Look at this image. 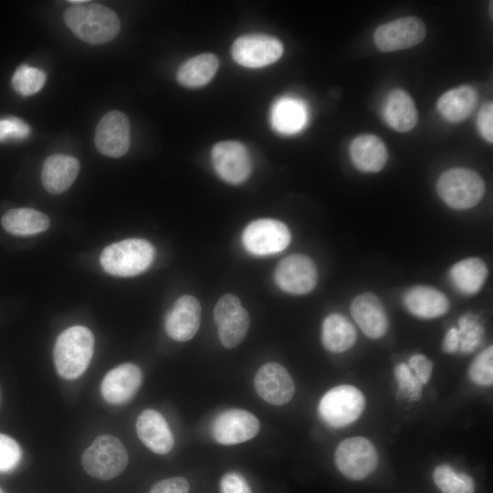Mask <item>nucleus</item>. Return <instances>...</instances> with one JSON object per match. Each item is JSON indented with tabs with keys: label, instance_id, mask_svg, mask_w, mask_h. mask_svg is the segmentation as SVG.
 <instances>
[{
	"label": "nucleus",
	"instance_id": "1",
	"mask_svg": "<svg viewBox=\"0 0 493 493\" xmlns=\"http://www.w3.org/2000/svg\"><path fill=\"white\" fill-rule=\"evenodd\" d=\"M63 19L75 36L90 45L113 40L121 28L117 14L97 3L73 5L66 9Z\"/></svg>",
	"mask_w": 493,
	"mask_h": 493
},
{
	"label": "nucleus",
	"instance_id": "2",
	"mask_svg": "<svg viewBox=\"0 0 493 493\" xmlns=\"http://www.w3.org/2000/svg\"><path fill=\"white\" fill-rule=\"evenodd\" d=\"M94 336L84 326H72L63 330L54 345L53 359L58 373L74 380L88 368L92 358Z\"/></svg>",
	"mask_w": 493,
	"mask_h": 493
},
{
	"label": "nucleus",
	"instance_id": "3",
	"mask_svg": "<svg viewBox=\"0 0 493 493\" xmlns=\"http://www.w3.org/2000/svg\"><path fill=\"white\" fill-rule=\"evenodd\" d=\"M154 247L147 240L129 238L106 246L100 257L105 272L114 277L129 278L137 276L152 265Z\"/></svg>",
	"mask_w": 493,
	"mask_h": 493
},
{
	"label": "nucleus",
	"instance_id": "4",
	"mask_svg": "<svg viewBox=\"0 0 493 493\" xmlns=\"http://www.w3.org/2000/svg\"><path fill=\"white\" fill-rule=\"evenodd\" d=\"M436 190L450 207L464 210L479 203L485 193L480 175L468 168L456 167L445 171L438 178Z\"/></svg>",
	"mask_w": 493,
	"mask_h": 493
},
{
	"label": "nucleus",
	"instance_id": "5",
	"mask_svg": "<svg viewBox=\"0 0 493 493\" xmlns=\"http://www.w3.org/2000/svg\"><path fill=\"white\" fill-rule=\"evenodd\" d=\"M128 461L125 446L117 437L110 435L98 436L81 456L84 470L101 480L119 476L127 467Z\"/></svg>",
	"mask_w": 493,
	"mask_h": 493
},
{
	"label": "nucleus",
	"instance_id": "6",
	"mask_svg": "<svg viewBox=\"0 0 493 493\" xmlns=\"http://www.w3.org/2000/svg\"><path fill=\"white\" fill-rule=\"evenodd\" d=\"M365 406L362 393L352 385H338L329 390L319 403V414L328 425L335 428L355 422Z\"/></svg>",
	"mask_w": 493,
	"mask_h": 493
},
{
	"label": "nucleus",
	"instance_id": "7",
	"mask_svg": "<svg viewBox=\"0 0 493 493\" xmlns=\"http://www.w3.org/2000/svg\"><path fill=\"white\" fill-rule=\"evenodd\" d=\"M378 454L373 444L365 437L353 436L341 441L335 451V464L346 477L361 480L373 472Z\"/></svg>",
	"mask_w": 493,
	"mask_h": 493
},
{
	"label": "nucleus",
	"instance_id": "8",
	"mask_svg": "<svg viewBox=\"0 0 493 493\" xmlns=\"http://www.w3.org/2000/svg\"><path fill=\"white\" fill-rule=\"evenodd\" d=\"M288 226L276 219L263 218L251 222L242 234V243L249 253L267 256L283 251L290 243Z\"/></svg>",
	"mask_w": 493,
	"mask_h": 493
},
{
	"label": "nucleus",
	"instance_id": "9",
	"mask_svg": "<svg viewBox=\"0 0 493 493\" xmlns=\"http://www.w3.org/2000/svg\"><path fill=\"white\" fill-rule=\"evenodd\" d=\"M214 319L219 340L226 348H235L245 339L250 319L236 295L226 294L218 299L214 309Z\"/></svg>",
	"mask_w": 493,
	"mask_h": 493
},
{
	"label": "nucleus",
	"instance_id": "10",
	"mask_svg": "<svg viewBox=\"0 0 493 493\" xmlns=\"http://www.w3.org/2000/svg\"><path fill=\"white\" fill-rule=\"evenodd\" d=\"M283 53V45L276 37L253 34L238 37L232 46V56L241 66L258 68L276 62Z\"/></svg>",
	"mask_w": 493,
	"mask_h": 493
},
{
	"label": "nucleus",
	"instance_id": "11",
	"mask_svg": "<svg viewBox=\"0 0 493 493\" xmlns=\"http://www.w3.org/2000/svg\"><path fill=\"white\" fill-rule=\"evenodd\" d=\"M211 160L218 176L231 184L244 183L251 173L250 155L245 145L238 142L216 143L212 149Z\"/></svg>",
	"mask_w": 493,
	"mask_h": 493
},
{
	"label": "nucleus",
	"instance_id": "12",
	"mask_svg": "<svg viewBox=\"0 0 493 493\" xmlns=\"http://www.w3.org/2000/svg\"><path fill=\"white\" fill-rule=\"evenodd\" d=\"M275 281L283 291L302 295L316 286L318 273L313 261L307 256L295 254L283 258L275 269Z\"/></svg>",
	"mask_w": 493,
	"mask_h": 493
},
{
	"label": "nucleus",
	"instance_id": "13",
	"mask_svg": "<svg viewBox=\"0 0 493 493\" xmlns=\"http://www.w3.org/2000/svg\"><path fill=\"white\" fill-rule=\"evenodd\" d=\"M424 22L414 16L400 17L378 26L374 32L376 47L384 52L412 47L425 37Z\"/></svg>",
	"mask_w": 493,
	"mask_h": 493
},
{
	"label": "nucleus",
	"instance_id": "14",
	"mask_svg": "<svg viewBox=\"0 0 493 493\" xmlns=\"http://www.w3.org/2000/svg\"><path fill=\"white\" fill-rule=\"evenodd\" d=\"M260 429L258 419L243 409H228L213 421L211 433L222 445H236L255 437Z\"/></svg>",
	"mask_w": 493,
	"mask_h": 493
},
{
	"label": "nucleus",
	"instance_id": "15",
	"mask_svg": "<svg viewBox=\"0 0 493 493\" xmlns=\"http://www.w3.org/2000/svg\"><path fill=\"white\" fill-rule=\"evenodd\" d=\"M130 121L124 113L118 110L106 113L96 128L97 150L108 157H121L130 147Z\"/></svg>",
	"mask_w": 493,
	"mask_h": 493
},
{
	"label": "nucleus",
	"instance_id": "16",
	"mask_svg": "<svg viewBox=\"0 0 493 493\" xmlns=\"http://www.w3.org/2000/svg\"><path fill=\"white\" fill-rule=\"evenodd\" d=\"M254 385L257 394L273 405L288 403L295 392L294 382L285 367L278 362H267L257 372Z\"/></svg>",
	"mask_w": 493,
	"mask_h": 493
},
{
	"label": "nucleus",
	"instance_id": "17",
	"mask_svg": "<svg viewBox=\"0 0 493 493\" xmlns=\"http://www.w3.org/2000/svg\"><path fill=\"white\" fill-rule=\"evenodd\" d=\"M201 322V306L191 295L177 299L164 318L167 335L177 341L191 340L198 331Z\"/></svg>",
	"mask_w": 493,
	"mask_h": 493
},
{
	"label": "nucleus",
	"instance_id": "18",
	"mask_svg": "<svg viewBox=\"0 0 493 493\" xmlns=\"http://www.w3.org/2000/svg\"><path fill=\"white\" fill-rule=\"evenodd\" d=\"M142 378V371L136 364L118 365L104 376L100 384L101 395L111 404L127 403L139 390Z\"/></svg>",
	"mask_w": 493,
	"mask_h": 493
},
{
	"label": "nucleus",
	"instance_id": "19",
	"mask_svg": "<svg viewBox=\"0 0 493 493\" xmlns=\"http://www.w3.org/2000/svg\"><path fill=\"white\" fill-rule=\"evenodd\" d=\"M351 313L362 332L371 339L383 336L388 329V319L380 299L372 293L357 296L351 302Z\"/></svg>",
	"mask_w": 493,
	"mask_h": 493
},
{
	"label": "nucleus",
	"instance_id": "20",
	"mask_svg": "<svg viewBox=\"0 0 493 493\" xmlns=\"http://www.w3.org/2000/svg\"><path fill=\"white\" fill-rule=\"evenodd\" d=\"M136 432L145 446L156 454H167L173 447V435L164 417L155 410L146 409L139 414Z\"/></svg>",
	"mask_w": 493,
	"mask_h": 493
},
{
	"label": "nucleus",
	"instance_id": "21",
	"mask_svg": "<svg viewBox=\"0 0 493 493\" xmlns=\"http://www.w3.org/2000/svg\"><path fill=\"white\" fill-rule=\"evenodd\" d=\"M79 162L67 154L48 156L42 167L41 182L44 188L52 194L66 192L76 180L79 172Z\"/></svg>",
	"mask_w": 493,
	"mask_h": 493
},
{
	"label": "nucleus",
	"instance_id": "22",
	"mask_svg": "<svg viewBox=\"0 0 493 493\" xmlns=\"http://www.w3.org/2000/svg\"><path fill=\"white\" fill-rule=\"evenodd\" d=\"M404 304L413 315L422 319H435L449 309L447 297L440 290L425 285L409 288L404 295Z\"/></svg>",
	"mask_w": 493,
	"mask_h": 493
},
{
	"label": "nucleus",
	"instance_id": "23",
	"mask_svg": "<svg viewBox=\"0 0 493 493\" xmlns=\"http://www.w3.org/2000/svg\"><path fill=\"white\" fill-rule=\"evenodd\" d=\"M307 121V106L297 98L282 97L276 100L271 108V126L280 134L298 133L306 126Z\"/></svg>",
	"mask_w": 493,
	"mask_h": 493
},
{
	"label": "nucleus",
	"instance_id": "24",
	"mask_svg": "<svg viewBox=\"0 0 493 493\" xmlns=\"http://www.w3.org/2000/svg\"><path fill=\"white\" fill-rule=\"evenodd\" d=\"M350 157L354 166L364 173L381 171L388 159L387 149L377 136L362 134L351 142Z\"/></svg>",
	"mask_w": 493,
	"mask_h": 493
},
{
	"label": "nucleus",
	"instance_id": "25",
	"mask_svg": "<svg viewBox=\"0 0 493 493\" xmlns=\"http://www.w3.org/2000/svg\"><path fill=\"white\" fill-rule=\"evenodd\" d=\"M383 117L393 130L405 132L417 122V110L411 96L403 89L392 90L383 105Z\"/></svg>",
	"mask_w": 493,
	"mask_h": 493
},
{
	"label": "nucleus",
	"instance_id": "26",
	"mask_svg": "<svg viewBox=\"0 0 493 493\" xmlns=\"http://www.w3.org/2000/svg\"><path fill=\"white\" fill-rule=\"evenodd\" d=\"M477 101L475 89L463 85L445 92L437 100L436 108L444 119L456 123L465 121L473 112Z\"/></svg>",
	"mask_w": 493,
	"mask_h": 493
},
{
	"label": "nucleus",
	"instance_id": "27",
	"mask_svg": "<svg viewBox=\"0 0 493 493\" xmlns=\"http://www.w3.org/2000/svg\"><path fill=\"white\" fill-rule=\"evenodd\" d=\"M488 267L478 257H468L456 262L449 271L453 287L461 294L478 292L488 278Z\"/></svg>",
	"mask_w": 493,
	"mask_h": 493
},
{
	"label": "nucleus",
	"instance_id": "28",
	"mask_svg": "<svg viewBox=\"0 0 493 493\" xmlns=\"http://www.w3.org/2000/svg\"><path fill=\"white\" fill-rule=\"evenodd\" d=\"M1 224L7 233L26 236L46 231L49 226V218L44 213L32 208H14L3 215Z\"/></svg>",
	"mask_w": 493,
	"mask_h": 493
},
{
	"label": "nucleus",
	"instance_id": "29",
	"mask_svg": "<svg viewBox=\"0 0 493 493\" xmlns=\"http://www.w3.org/2000/svg\"><path fill=\"white\" fill-rule=\"evenodd\" d=\"M356 337V330L346 317L333 313L323 320L321 341L327 351H345L353 346Z\"/></svg>",
	"mask_w": 493,
	"mask_h": 493
},
{
	"label": "nucleus",
	"instance_id": "30",
	"mask_svg": "<svg viewBox=\"0 0 493 493\" xmlns=\"http://www.w3.org/2000/svg\"><path fill=\"white\" fill-rule=\"evenodd\" d=\"M219 66L218 58L204 53L186 60L177 71V80L186 88H199L207 84Z\"/></svg>",
	"mask_w": 493,
	"mask_h": 493
},
{
	"label": "nucleus",
	"instance_id": "31",
	"mask_svg": "<svg viewBox=\"0 0 493 493\" xmlns=\"http://www.w3.org/2000/svg\"><path fill=\"white\" fill-rule=\"evenodd\" d=\"M436 487L443 493H474V480L468 475L456 471L451 466L442 464L433 474Z\"/></svg>",
	"mask_w": 493,
	"mask_h": 493
},
{
	"label": "nucleus",
	"instance_id": "32",
	"mask_svg": "<svg viewBox=\"0 0 493 493\" xmlns=\"http://www.w3.org/2000/svg\"><path fill=\"white\" fill-rule=\"evenodd\" d=\"M459 349L463 353L473 352L482 342L484 326L477 315L468 313L458 320Z\"/></svg>",
	"mask_w": 493,
	"mask_h": 493
},
{
	"label": "nucleus",
	"instance_id": "33",
	"mask_svg": "<svg viewBox=\"0 0 493 493\" xmlns=\"http://www.w3.org/2000/svg\"><path fill=\"white\" fill-rule=\"evenodd\" d=\"M46 79L47 76L43 70L23 64L13 74L11 84L16 93L30 96L42 89Z\"/></svg>",
	"mask_w": 493,
	"mask_h": 493
},
{
	"label": "nucleus",
	"instance_id": "34",
	"mask_svg": "<svg viewBox=\"0 0 493 493\" xmlns=\"http://www.w3.org/2000/svg\"><path fill=\"white\" fill-rule=\"evenodd\" d=\"M468 374L477 385L488 386L493 382V348L490 345L481 351L472 362Z\"/></svg>",
	"mask_w": 493,
	"mask_h": 493
},
{
	"label": "nucleus",
	"instance_id": "35",
	"mask_svg": "<svg viewBox=\"0 0 493 493\" xmlns=\"http://www.w3.org/2000/svg\"><path fill=\"white\" fill-rule=\"evenodd\" d=\"M399 392L412 401H417L422 394V383L406 363H399L393 372Z\"/></svg>",
	"mask_w": 493,
	"mask_h": 493
},
{
	"label": "nucleus",
	"instance_id": "36",
	"mask_svg": "<svg viewBox=\"0 0 493 493\" xmlns=\"http://www.w3.org/2000/svg\"><path fill=\"white\" fill-rule=\"evenodd\" d=\"M21 448L12 437L0 434V472L14 469L20 462Z\"/></svg>",
	"mask_w": 493,
	"mask_h": 493
},
{
	"label": "nucleus",
	"instance_id": "37",
	"mask_svg": "<svg viewBox=\"0 0 493 493\" xmlns=\"http://www.w3.org/2000/svg\"><path fill=\"white\" fill-rule=\"evenodd\" d=\"M29 134L30 127L23 120L13 116L0 119V142L24 140Z\"/></svg>",
	"mask_w": 493,
	"mask_h": 493
},
{
	"label": "nucleus",
	"instance_id": "38",
	"mask_svg": "<svg viewBox=\"0 0 493 493\" xmlns=\"http://www.w3.org/2000/svg\"><path fill=\"white\" fill-rule=\"evenodd\" d=\"M221 493H252L245 477L238 473L225 474L220 480Z\"/></svg>",
	"mask_w": 493,
	"mask_h": 493
},
{
	"label": "nucleus",
	"instance_id": "39",
	"mask_svg": "<svg viewBox=\"0 0 493 493\" xmlns=\"http://www.w3.org/2000/svg\"><path fill=\"white\" fill-rule=\"evenodd\" d=\"M407 365L422 384H425L429 381L432 374L433 364L425 355H413L409 359Z\"/></svg>",
	"mask_w": 493,
	"mask_h": 493
},
{
	"label": "nucleus",
	"instance_id": "40",
	"mask_svg": "<svg viewBox=\"0 0 493 493\" xmlns=\"http://www.w3.org/2000/svg\"><path fill=\"white\" fill-rule=\"evenodd\" d=\"M477 127L482 137L488 142H493V104L487 101L477 115Z\"/></svg>",
	"mask_w": 493,
	"mask_h": 493
},
{
	"label": "nucleus",
	"instance_id": "41",
	"mask_svg": "<svg viewBox=\"0 0 493 493\" xmlns=\"http://www.w3.org/2000/svg\"><path fill=\"white\" fill-rule=\"evenodd\" d=\"M189 483L182 477H175L155 483L149 493H188Z\"/></svg>",
	"mask_w": 493,
	"mask_h": 493
},
{
	"label": "nucleus",
	"instance_id": "42",
	"mask_svg": "<svg viewBox=\"0 0 493 493\" xmlns=\"http://www.w3.org/2000/svg\"><path fill=\"white\" fill-rule=\"evenodd\" d=\"M459 349V339L456 328H451L443 341V350L447 353H455Z\"/></svg>",
	"mask_w": 493,
	"mask_h": 493
},
{
	"label": "nucleus",
	"instance_id": "43",
	"mask_svg": "<svg viewBox=\"0 0 493 493\" xmlns=\"http://www.w3.org/2000/svg\"><path fill=\"white\" fill-rule=\"evenodd\" d=\"M89 1H86V0H70L69 3L70 4H73V5H80V4H85Z\"/></svg>",
	"mask_w": 493,
	"mask_h": 493
},
{
	"label": "nucleus",
	"instance_id": "44",
	"mask_svg": "<svg viewBox=\"0 0 493 493\" xmlns=\"http://www.w3.org/2000/svg\"><path fill=\"white\" fill-rule=\"evenodd\" d=\"M0 493H4V492L0 489Z\"/></svg>",
	"mask_w": 493,
	"mask_h": 493
}]
</instances>
